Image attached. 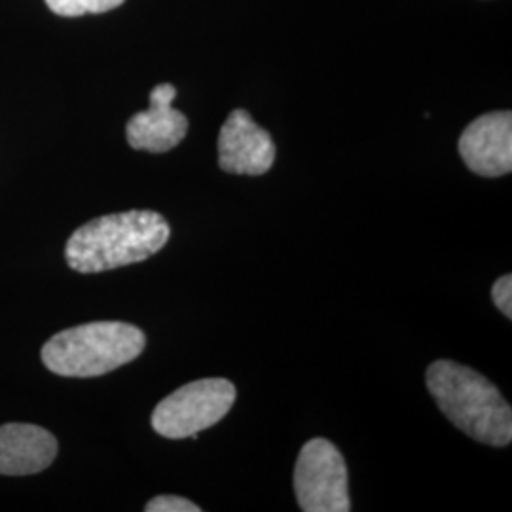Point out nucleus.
Returning <instances> with one entry per match:
<instances>
[{"instance_id": "1", "label": "nucleus", "mask_w": 512, "mask_h": 512, "mask_svg": "<svg viewBox=\"0 0 512 512\" xmlns=\"http://www.w3.org/2000/svg\"><path fill=\"white\" fill-rule=\"evenodd\" d=\"M169 236V222L156 211L105 215L74 230L65 260L78 274H101L160 253Z\"/></svg>"}, {"instance_id": "2", "label": "nucleus", "mask_w": 512, "mask_h": 512, "mask_svg": "<svg viewBox=\"0 0 512 512\" xmlns=\"http://www.w3.org/2000/svg\"><path fill=\"white\" fill-rule=\"evenodd\" d=\"M427 389L440 412L471 439L497 448L511 444V404L473 368L437 361L427 368Z\"/></svg>"}, {"instance_id": "3", "label": "nucleus", "mask_w": 512, "mask_h": 512, "mask_svg": "<svg viewBox=\"0 0 512 512\" xmlns=\"http://www.w3.org/2000/svg\"><path fill=\"white\" fill-rule=\"evenodd\" d=\"M145 332L122 321H97L61 330L42 348V363L57 376L97 378L135 361Z\"/></svg>"}, {"instance_id": "4", "label": "nucleus", "mask_w": 512, "mask_h": 512, "mask_svg": "<svg viewBox=\"0 0 512 512\" xmlns=\"http://www.w3.org/2000/svg\"><path fill=\"white\" fill-rule=\"evenodd\" d=\"M236 403V387L224 378H205L183 385L152 412V429L165 439H198L217 425Z\"/></svg>"}, {"instance_id": "5", "label": "nucleus", "mask_w": 512, "mask_h": 512, "mask_svg": "<svg viewBox=\"0 0 512 512\" xmlns=\"http://www.w3.org/2000/svg\"><path fill=\"white\" fill-rule=\"evenodd\" d=\"M294 494L306 512H348V465L327 439L306 442L294 467Z\"/></svg>"}, {"instance_id": "6", "label": "nucleus", "mask_w": 512, "mask_h": 512, "mask_svg": "<svg viewBox=\"0 0 512 512\" xmlns=\"http://www.w3.org/2000/svg\"><path fill=\"white\" fill-rule=\"evenodd\" d=\"M275 145L247 110H232L219 133V165L234 175H264L272 169Z\"/></svg>"}, {"instance_id": "7", "label": "nucleus", "mask_w": 512, "mask_h": 512, "mask_svg": "<svg viewBox=\"0 0 512 512\" xmlns=\"http://www.w3.org/2000/svg\"><path fill=\"white\" fill-rule=\"evenodd\" d=\"M459 154L476 175H509L512 169L511 112H490L471 122L459 137Z\"/></svg>"}, {"instance_id": "8", "label": "nucleus", "mask_w": 512, "mask_h": 512, "mask_svg": "<svg viewBox=\"0 0 512 512\" xmlns=\"http://www.w3.org/2000/svg\"><path fill=\"white\" fill-rule=\"evenodd\" d=\"M175 97L177 90L171 84H160L150 92L148 110L137 112L128 122L129 147L162 154L183 141L188 133V120L181 110L173 109Z\"/></svg>"}, {"instance_id": "9", "label": "nucleus", "mask_w": 512, "mask_h": 512, "mask_svg": "<svg viewBox=\"0 0 512 512\" xmlns=\"http://www.w3.org/2000/svg\"><path fill=\"white\" fill-rule=\"evenodd\" d=\"M57 456V439L31 423L0 427V475L27 476L46 471Z\"/></svg>"}, {"instance_id": "10", "label": "nucleus", "mask_w": 512, "mask_h": 512, "mask_svg": "<svg viewBox=\"0 0 512 512\" xmlns=\"http://www.w3.org/2000/svg\"><path fill=\"white\" fill-rule=\"evenodd\" d=\"M126 0H46L48 8L63 18H80L86 14H103L122 6Z\"/></svg>"}, {"instance_id": "11", "label": "nucleus", "mask_w": 512, "mask_h": 512, "mask_svg": "<svg viewBox=\"0 0 512 512\" xmlns=\"http://www.w3.org/2000/svg\"><path fill=\"white\" fill-rule=\"evenodd\" d=\"M147 512H200L202 509L179 495H158L148 501Z\"/></svg>"}, {"instance_id": "12", "label": "nucleus", "mask_w": 512, "mask_h": 512, "mask_svg": "<svg viewBox=\"0 0 512 512\" xmlns=\"http://www.w3.org/2000/svg\"><path fill=\"white\" fill-rule=\"evenodd\" d=\"M492 298L499 311L511 319L512 317V275L499 277L492 287Z\"/></svg>"}]
</instances>
